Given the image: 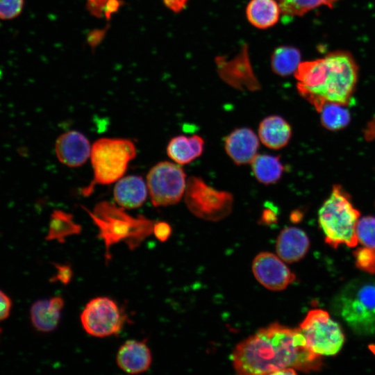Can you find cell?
Masks as SVG:
<instances>
[{
	"label": "cell",
	"instance_id": "22",
	"mask_svg": "<svg viewBox=\"0 0 375 375\" xmlns=\"http://www.w3.org/2000/svg\"><path fill=\"white\" fill-rule=\"evenodd\" d=\"M251 164L256 178L265 185L278 181L284 171L280 158L275 156L257 154Z\"/></svg>",
	"mask_w": 375,
	"mask_h": 375
},
{
	"label": "cell",
	"instance_id": "9",
	"mask_svg": "<svg viewBox=\"0 0 375 375\" xmlns=\"http://www.w3.org/2000/svg\"><path fill=\"white\" fill-rule=\"evenodd\" d=\"M147 184L154 206L174 205L184 196L187 184L186 175L178 165L162 161L149 171Z\"/></svg>",
	"mask_w": 375,
	"mask_h": 375
},
{
	"label": "cell",
	"instance_id": "30",
	"mask_svg": "<svg viewBox=\"0 0 375 375\" xmlns=\"http://www.w3.org/2000/svg\"><path fill=\"white\" fill-rule=\"evenodd\" d=\"M171 226L165 222H156L153 233L156 238L161 242L167 241L172 234Z\"/></svg>",
	"mask_w": 375,
	"mask_h": 375
},
{
	"label": "cell",
	"instance_id": "20",
	"mask_svg": "<svg viewBox=\"0 0 375 375\" xmlns=\"http://www.w3.org/2000/svg\"><path fill=\"white\" fill-rule=\"evenodd\" d=\"M281 13V8L276 0H251L246 8L248 21L260 29L275 25Z\"/></svg>",
	"mask_w": 375,
	"mask_h": 375
},
{
	"label": "cell",
	"instance_id": "26",
	"mask_svg": "<svg viewBox=\"0 0 375 375\" xmlns=\"http://www.w3.org/2000/svg\"><path fill=\"white\" fill-rule=\"evenodd\" d=\"M356 233L358 242L363 247L375 249V217L365 216L359 219Z\"/></svg>",
	"mask_w": 375,
	"mask_h": 375
},
{
	"label": "cell",
	"instance_id": "24",
	"mask_svg": "<svg viewBox=\"0 0 375 375\" xmlns=\"http://www.w3.org/2000/svg\"><path fill=\"white\" fill-rule=\"evenodd\" d=\"M344 105L328 103L318 111L322 125L331 131H338L345 127L350 121V113Z\"/></svg>",
	"mask_w": 375,
	"mask_h": 375
},
{
	"label": "cell",
	"instance_id": "16",
	"mask_svg": "<svg viewBox=\"0 0 375 375\" xmlns=\"http://www.w3.org/2000/svg\"><path fill=\"white\" fill-rule=\"evenodd\" d=\"M65 301L60 297L35 301L30 310L33 326L39 331L49 333L58 326Z\"/></svg>",
	"mask_w": 375,
	"mask_h": 375
},
{
	"label": "cell",
	"instance_id": "23",
	"mask_svg": "<svg viewBox=\"0 0 375 375\" xmlns=\"http://www.w3.org/2000/svg\"><path fill=\"white\" fill-rule=\"evenodd\" d=\"M301 62L300 51L298 49L290 46L277 47L271 58L273 72L281 76L294 74Z\"/></svg>",
	"mask_w": 375,
	"mask_h": 375
},
{
	"label": "cell",
	"instance_id": "31",
	"mask_svg": "<svg viewBox=\"0 0 375 375\" xmlns=\"http://www.w3.org/2000/svg\"><path fill=\"white\" fill-rule=\"evenodd\" d=\"M11 307L12 301L10 299L0 290V322L8 317Z\"/></svg>",
	"mask_w": 375,
	"mask_h": 375
},
{
	"label": "cell",
	"instance_id": "2",
	"mask_svg": "<svg viewBox=\"0 0 375 375\" xmlns=\"http://www.w3.org/2000/svg\"><path fill=\"white\" fill-rule=\"evenodd\" d=\"M299 94L319 111L326 103L347 106L355 91L358 66L343 50L301 62L294 74Z\"/></svg>",
	"mask_w": 375,
	"mask_h": 375
},
{
	"label": "cell",
	"instance_id": "18",
	"mask_svg": "<svg viewBox=\"0 0 375 375\" xmlns=\"http://www.w3.org/2000/svg\"><path fill=\"white\" fill-rule=\"evenodd\" d=\"M292 129L282 117L270 115L264 118L258 127V137L261 142L272 149H280L289 142Z\"/></svg>",
	"mask_w": 375,
	"mask_h": 375
},
{
	"label": "cell",
	"instance_id": "6",
	"mask_svg": "<svg viewBox=\"0 0 375 375\" xmlns=\"http://www.w3.org/2000/svg\"><path fill=\"white\" fill-rule=\"evenodd\" d=\"M134 143L124 138H100L91 148L90 158L94 178L90 185L82 190L85 196L90 195L95 185H107L123 177L128 162L136 156Z\"/></svg>",
	"mask_w": 375,
	"mask_h": 375
},
{
	"label": "cell",
	"instance_id": "17",
	"mask_svg": "<svg viewBox=\"0 0 375 375\" xmlns=\"http://www.w3.org/2000/svg\"><path fill=\"white\" fill-rule=\"evenodd\" d=\"M147 190L141 176L131 175L122 177L115 185L114 199L118 206L124 209L138 208L145 202Z\"/></svg>",
	"mask_w": 375,
	"mask_h": 375
},
{
	"label": "cell",
	"instance_id": "8",
	"mask_svg": "<svg viewBox=\"0 0 375 375\" xmlns=\"http://www.w3.org/2000/svg\"><path fill=\"white\" fill-rule=\"evenodd\" d=\"M299 329L308 348L321 356L337 354L344 343V335L340 324L321 309L310 310Z\"/></svg>",
	"mask_w": 375,
	"mask_h": 375
},
{
	"label": "cell",
	"instance_id": "1",
	"mask_svg": "<svg viewBox=\"0 0 375 375\" xmlns=\"http://www.w3.org/2000/svg\"><path fill=\"white\" fill-rule=\"evenodd\" d=\"M238 374H274L284 368L303 372L319 370L322 356L313 353L299 328L278 323L262 328L240 342L232 356Z\"/></svg>",
	"mask_w": 375,
	"mask_h": 375
},
{
	"label": "cell",
	"instance_id": "35",
	"mask_svg": "<svg viewBox=\"0 0 375 375\" xmlns=\"http://www.w3.org/2000/svg\"><path fill=\"white\" fill-rule=\"evenodd\" d=\"M0 331H1V330H0Z\"/></svg>",
	"mask_w": 375,
	"mask_h": 375
},
{
	"label": "cell",
	"instance_id": "11",
	"mask_svg": "<svg viewBox=\"0 0 375 375\" xmlns=\"http://www.w3.org/2000/svg\"><path fill=\"white\" fill-rule=\"evenodd\" d=\"M252 272L262 286L272 291L283 290L295 280L283 260L269 252H261L254 258Z\"/></svg>",
	"mask_w": 375,
	"mask_h": 375
},
{
	"label": "cell",
	"instance_id": "27",
	"mask_svg": "<svg viewBox=\"0 0 375 375\" xmlns=\"http://www.w3.org/2000/svg\"><path fill=\"white\" fill-rule=\"evenodd\" d=\"M356 267L367 273L375 274V249L359 247L353 251Z\"/></svg>",
	"mask_w": 375,
	"mask_h": 375
},
{
	"label": "cell",
	"instance_id": "4",
	"mask_svg": "<svg viewBox=\"0 0 375 375\" xmlns=\"http://www.w3.org/2000/svg\"><path fill=\"white\" fill-rule=\"evenodd\" d=\"M331 308L356 335H375V280L349 281L333 297Z\"/></svg>",
	"mask_w": 375,
	"mask_h": 375
},
{
	"label": "cell",
	"instance_id": "34",
	"mask_svg": "<svg viewBox=\"0 0 375 375\" xmlns=\"http://www.w3.org/2000/svg\"><path fill=\"white\" fill-rule=\"evenodd\" d=\"M274 374H297V372L295 371V369L288 367L282 369L275 372Z\"/></svg>",
	"mask_w": 375,
	"mask_h": 375
},
{
	"label": "cell",
	"instance_id": "5",
	"mask_svg": "<svg viewBox=\"0 0 375 375\" xmlns=\"http://www.w3.org/2000/svg\"><path fill=\"white\" fill-rule=\"evenodd\" d=\"M359 217L360 212L347 194L341 186H334L318 212L319 224L325 242L334 249L340 244L356 247L358 242L356 228Z\"/></svg>",
	"mask_w": 375,
	"mask_h": 375
},
{
	"label": "cell",
	"instance_id": "28",
	"mask_svg": "<svg viewBox=\"0 0 375 375\" xmlns=\"http://www.w3.org/2000/svg\"><path fill=\"white\" fill-rule=\"evenodd\" d=\"M24 0H0V19L11 20L22 13Z\"/></svg>",
	"mask_w": 375,
	"mask_h": 375
},
{
	"label": "cell",
	"instance_id": "19",
	"mask_svg": "<svg viewBox=\"0 0 375 375\" xmlns=\"http://www.w3.org/2000/svg\"><path fill=\"white\" fill-rule=\"evenodd\" d=\"M203 148L204 141L199 135H178L169 140L167 153L176 164L185 165L199 157Z\"/></svg>",
	"mask_w": 375,
	"mask_h": 375
},
{
	"label": "cell",
	"instance_id": "10",
	"mask_svg": "<svg viewBox=\"0 0 375 375\" xmlns=\"http://www.w3.org/2000/svg\"><path fill=\"white\" fill-rule=\"evenodd\" d=\"M80 318L85 331L97 338L118 334L127 319L117 302L106 297H96L88 302Z\"/></svg>",
	"mask_w": 375,
	"mask_h": 375
},
{
	"label": "cell",
	"instance_id": "14",
	"mask_svg": "<svg viewBox=\"0 0 375 375\" xmlns=\"http://www.w3.org/2000/svg\"><path fill=\"white\" fill-rule=\"evenodd\" d=\"M151 351L144 341L128 340L118 349L116 362L128 374H138L149 369L151 365Z\"/></svg>",
	"mask_w": 375,
	"mask_h": 375
},
{
	"label": "cell",
	"instance_id": "12",
	"mask_svg": "<svg viewBox=\"0 0 375 375\" xmlns=\"http://www.w3.org/2000/svg\"><path fill=\"white\" fill-rule=\"evenodd\" d=\"M91 147L81 133L70 131L61 134L55 143V152L59 161L71 167L83 165L90 156Z\"/></svg>",
	"mask_w": 375,
	"mask_h": 375
},
{
	"label": "cell",
	"instance_id": "32",
	"mask_svg": "<svg viewBox=\"0 0 375 375\" xmlns=\"http://www.w3.org/2000/svg\"><path fill=\"white\" fill-rule=\"evenodd\" d=\"M165 6L174 12L182 11L186 6L188 0H162Z\"/></svg>",
	"mask_w": 375,
	"mask_h": 375
},
{
	"label": "cell",
	"instance_id": "7",
	"mask_svg": "<svg viewBox=\"0 0 375 375\" xmlns=\"http://www.w3.org/2000/svg\"><path fill=\"white\" fill-rule=\"evenodd\" d=\"M184 199L188 208L193 215L212 222L227 217L233 205L231 193L217 190L196 176H191L187 180Z\"/></svg>",
	"mask_w": 375,
	"mask_h": 375
},
{
	"label": "cell",
	"instance_id": "25",
	"mask_svg": "<svg viewBox=\"0 0 375 375\" xmlns=\"http://www.w3.org/2000/svg\"><path fill=\"white\" fill-rule=\"evenodd\" d=\"M281 13L289 17H300L321 6L332 8L341 0H277Z\"/></svg>",
	"mask_w": 375,
	"mask_h": 375
},
{
	"label": "cell",
	"instance_id": "29",
	"mask_svg": "<svg viewBox=\"0 0 375 375\" xmlns=\"http://www.w3.org/2000/svg\"><path fill=\"white\" fill-rule=\"evenodd\" d=\"M56 269V274L50 281L52 283L60 282L63 285L69 284L73 276V271L69 265L53 263Z\"/></svg>",
	"mask_w": 375,
	"mask_h": 375
},
{
	"label": "cell",
	"instance_id": "3",
	"mask_svg": "<svg viewBox=\"0 0 375 375\" xmlns=\"http://www.w3.org/2000/svg\"><path fill=\"white\" fill-rule=\"evenodd\" d=\"M83 208L99 229L97 236L104 242L106 263L111 258L110 249L112 245L124 242L130 250H134L153 233L156 221L141 215L134 217L110 201L97 203L92 212Z\"/></svg>",
	"mask_w": 375,
	"mask_h": 375
},
{
	"label": "cell",
	"instance_id": "33",
	"mask_svg": "<svg viewBox=\"0 0 375 375\" xmlns=\"http://www.w3.org/2000/svg\"><path fill=\"white\" fill-rule=\"evenodd\" d=\"M274 208H271L269 206L263 210L261 216V221H262L264 224L270 225L271 224L275 223L276 222V212Z\"/></svg>",
	"mask_w": 375,
	"mask_h": 375
},
{
	"label": "cell",
	"instance_id": "15",
	"mask_svg": "<svg viewBox=\"0 0 375 375\" xmlns=\"http://www.w3.org/2000/svg\"><path fill=\"white\" fill-rule=\"evenodd\" d=\"M310 242L306 233L297 227H287L279 233L276 244L277 255L284 262L292 263L307 253Z\"/></svg>",
	"mask_w": 375,
	"mask_h": 375
},
{
	"label": "cell",
	"instance_id": "13",
	"mask_svg": "<svg viewBox=\"0 0 375 375\" xmlns=\"http://www.w3.org/2000/svg\"><path fill=\"white\" fill-rule=\"evenodd\" d=\"M224 147L226 153L235 164L246 165L251 163L257 155L259 139L251 129L239 128L226 137Z\"/></svg>",
	"mask_w": 375,
	"mask_h": 375
},
{
	"label": "cell",
	"instance_id": "21",
	"mask_svg": "<svg viewBox=\"0 0 375 375\" xmlns=\"http://www.w3.org/2000/svg\"><path fill=\"white\" fill-rule=\"evenodd\" d=\"M82 227L74 222L73 216L60 210H55L51 215L46 240L64 243L66 238L81 233Z\"/></svg>",
	"mask_w": 375,
	"mask_h": 375
}]
</instances>
